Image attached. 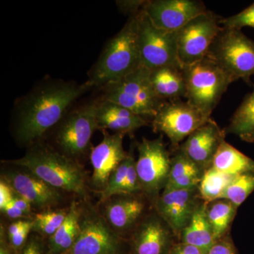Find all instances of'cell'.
<instances>
[{"label":"cell","mask_w":254,"mask_h":254,"mask_svg":"<svg viewBox=\"0 0 254 254\" xmlns=\"http://www.w3.org/2000/svg\"><path fill=\"white\" fill-rule=\"evenodd\" d=\"M91 88L87 83H51L41 87L24 102L14 127L18 144L28 148L56 127L64 118L68 107Z\"/></svg>","instance_id":"1"},{"label":"cell","mask_w":254,"mask_h":254,"mask_svg":"<svg viewBox=\"0 0 254 254\" xmlns=\"http://www.w3.org/2000/svg\"><path fill=\"white\" fill-rule=\"evenodd\" d=\"M23 167L57 190L78 199L91 198L90 178L81 162L66 156L43 141L28 147L21 158L6 160Z\"/></svg>","instance_id":"2"},{"label":"cell","mask_w":254,"mask_h":254,"mask_svg":"<svg viewBox=\"0 0 254 254\" xmlns=\"http://www.w3.org/2000/svg\"><path fill=\"white\" fill-rule=\"evenodd\" d=\"M140 11L130 16L123 29L107 44L86 82L88 86L104 87L141 66L138 37Z\"/></svg>","instance_id":"3"},{"label":"cell","mask_w":254,"mask_h":254,"mask_svg":"<svg viewBox=\"0 0 254 254\" xmlns=\"http://www.w3.org/2000/svg\"><path fill=\"white\" fill-rule=\"evenodd\" d=\"M80 233L64 254H125L127 240L118 235L91 198L78 199Z\"/></svg>","instance_id":"4"},{"label":"cell","mask_w":254,"mask_h":254,"mask_svg":"<svg viewBox=\"0 0 254 254\" xmlns=\"http://www.w3.org/2000/svg\"><path fill=\"white\" fill-rule=\"evenodd\" d=\"M187 101L209 118L234 80L218 65L205 58L183 66Z\"/></svg>","instance_id":"5"},{"label":"cell","mask_w":254,"mask_h":254,"mask_svg":"<svg viewBox=\"0 0 254 254\" xmlns=\"http://www.w3.org/2000/svg\"><path fill=\"white\" fill-rule=\"evenodd\" d=\"M206 58L236 81L250 83L254 76V41L241 30L222 27L209 48Z\"/></svg>","instance_id":"6"},{"label":"cell","mask_w":254,"mask_h":254,"mask_svg":"<svg viewBox=\"0 0 254 254\" xmlns=\"http://www.w3.org/2000/svg\"><path fill=\"white\" fill-rule=\"evenodd\" d=\"M103 88L102 100L121 105L143 118H154L165 102L155 94L150 81V70L143 66Z\"/></svg>","instance_id":"7"},{"label":"cell","mask_w":254,"mask_h":254,"mask_svg":"<svg viewBox=\"0 0 254 254\" xmlns=\"http://www.w3.org/2000/svg\"><path fill=\"white\" fill-rule=\"evenodd\" d=\"M0 179L11 187L16 194L27 200L35 213L64 208L74 197L50 186L27 169L3 160Z\"/></svg>","instance_id":"8"},{"label":"cell","mask_w":254,"mask_h":254,"mask_svg":"<svg viewBox=\"0 0 254 254\" xmlns=\"http://www.w3.org/2000/svg\"><path fill=\"white\" fill-rule=\"evenodd\" d=\"M98 103L84 105L70 113L57 125L52 146L68 158L81 162L90 151L91 138L99 129L97 120Z\"/></svg>","instance_id":"9"},{"label":"cell","mask_w":254,"mask_h":254,"mask_svg":"<svg viewBox=\"0 0 254 254\" xmlns=\"http://www.w3.org/2000/svg\"><path fill=\"white\" fill-rule=\"evenodd\" d=\"M137 149L136 171L142 193L155 204L160 190L168 182L172 158L162 135L152 140L143 138L137 143Z\"/></svg>","instance_id":"10"},{"label":"cell","mask_w":254,"mask_h":254,"mask_svg":"<svg viewBox=\"0 0 254 254\" xmlns=\"http://www.w3.org/2000/svg\"><path fill=\"white\" fill-rule=\"evenodd\" d=\"M138 46L141 66L153 70L166 66H182L178 58L176 31L157 28L142 9L138 20Z\"/></svg>","instance_id":"11"},{"label":"cell","mask_w":254,"mask_h":254,"mask_svg":"<svg viewBox=\"0 0 254 254\" xmlns=\"http://www.w3.org/2000/svg\"><path fill=\"white\" fill-rule=\"evenodd\" d=\"M221 18L208 10L176 31L177 53L182 66L206 58L209 48L221 31Z\"/></svg>","instance_id":"12"},{"label":"cell","mask_w":254,"mask_h":254,"mask_svg":"<svg viewBox=\"0 0 254 254\" xmlns=\"http://www.w3.org/2000/svg\"><path fill=\"white\" fill-rule=\"evenodd\" d=\"M213 120L182 99L165 101L153 119V129L163 133L172 145H178L195 130Z\"/></svg>","instance_id":"13"},{"label":"cell","mask_w":254,"mask_h":254,"mask_svg":"<svg viewBox=\"0 0 254 254\" xmlns=\"http://www.w3.org/2000/svg\"><path fill=\"white\" fill-rule=\"evenodd\" d=\"M103 132V140L92 148L90 153L93 168V173L90 176V185L92 191L98 195L104 190L112 174L128 156V153L123 146L125 134H110L106 130Z\"/></svg>","instance_id":"14"},{"label":"cell","mask_w":254,"mask_h":254,"mask_svg":"<svg viewBox=\"0 0 254 254\" xmlns=\"http://www.w3.org/2000/svg\"><path fill=\"white\" fill-rule=\"evenodd\" d=\"M138 194H117L97 203L111 228L127 240L145 216L146 204L144 200L137 196Z\"/></svg>","instance_id":"15"},{"label":"cell","mask_w":254,"mask_h":254,"mask_svg":"<svg viewBox=\"0 0 254 254\" xmlns=\"http://www.w3.org/2000/svg\"><path fill=\"white\" fill-rule=\"evenodd\" d=\"M143 9L155 26L169 32L178 31L208 11L204 3L197 0H151L145 1Z\"/></svg>","instance_id":"16"},{"label":"cell","mask_w":254,"mask_h":254,"mask_svg":"<svg viewBox=\"0 0 254 254\" xmlns=\"http://www.w3.org/2000/svg\"><path fill=\"white\" fill-rule=\"evenodd\" d=\"M197 190V187L182 190H164L157 198L155 211L175 233L182 234L190 223L198 205L195 200Z\"/></svg>","instance_id":"17"},{"label":"cell","mask_w":254,"mask_h":254,"mask_svg":"<svg viewBox=\"0 0 254 254\" xmlns=\"http://www.w3.org/2000/svg\"><path fill=\"white\" fill-rule=\"evenodd\" d=\"M225 136L224 130L212 120L193 132L180 149L205 171L211 165L214 156L225 140Z\"/></svg>","instance_id":"18"},{"label":"cell","mask_w":254,"mask_h":254,"mask_svg":"<svg viewBox=\"0 0 254 254\" xmlns=\"http://www.w3.org/2000/svg\"><path fill=\"white\" fill-rule=\"evenodd\" d=\"M170 227L155 213L145 215L129 237L132 254H164L170 242Z\"/></svg>","instance_id":"19"},{"label":"cell","mask_w":254,"mask_h":254,"mask_svg":"<svg viewBox=\"0 0 254 254\" xmlns=\"http://www.w3.org/2000/svg\"><path fill=\"white\" fill-rule=\"evenodd\" d=\"M97 120L99 129H109L125 135L148 125V121L141 115L106 100L98 103Z\"/></svg>","instance_id":"20"},{"label":"cell","mask_w":254,"mask_h":254,"mask_svg":"<svg viewBox=\"0 0 254 254\" xmlns=\"http://www.w3.org/2000/svg\"><path fill=\"white\" fill-rule=\"evenodd\" d=\"M150 81L159 98L168 101L186 98L183 67L166 66L150 70Z\"/></svg>","instance_id":"21"},{"label":"cell","mask_w":254,"mask_h":254,"mask_svg":"<svg viewBox=\"0 0 254 254\" xmlns=\"http://www.w3.org/2000/svg\"><path fill=\"white\" fill-rule=\"evenodd\" d=\"M183 243L196 247L207 254L217 242L207 217V205L197 206L190 223L182 232Z\"/></svg>","instance_id":"22"},{"label":"cell","mask_w":254,"mask_h":254,"mask_svg":"<svg viewBox=\"0 0 254 254\" xmlns=\"http://www.w3.org/2000/svg\"><path fill=\"white\" fill-rule=\"evenodd\" d=\"M210 167L232 177L254 173V160L224 140Z\"/></svg>","instance_id":"23"},{"label":"cell","mask_w":254,"mask_h":254,"mask_svg":"<svg viewBox=\"0 0 254 254\" xmlns=\"http://www.w3.org/2000/svg\"><path fill=\"white\" fill-rule=\"evenodd\" d=\"M78 199L71 201L66 220L55 235L47 240L48 254H66L77 240L80 233Z\"/></svg>","instance_id":"24"},{"label":"cell","mask_w":254,"mask_h":254,"mask_svg":"<svg viewBox=\"0 0 254 254\" xmlns=\"http://www.w3.org/2000/svg\"><path fill=\"white\" fill-rule=\"evenodd\" d=\"M224 131L225 134L236 135L247 143H254V84L253 90L246 95Z\"/></svg>","instance_id":"25"},{"label":"cell","mask_w":254,"mask_h":254,"mask_svg":"<svg viewBox=\"0 0 254 254\" xmlns=\"http://www.w3.org/2000/svg\"><path fill=\"white\" fill-rule=\"evenodd\" d=\"M71 204V203H70ZM70 205L64 208L51 209L35 213L32 232L48 240L62 226L69 212Z\"/></svg>","instance_id":"26"},{"label":"cell","mask_w":254,"mask_h":254,"mask_svg":"<svg viewBox=\"0 0 254 254\" xmlns=\"http://www.w3.org/2000/svg\"><path fill=\"white\" fill-rule=\"evenodd\" d=\"M233 178L210 167L205 170L198 185L200 196L206 203L220 200Z\"/></svg>","instance_id":"27"},{"label":"cell","mask_w":254,"mask_h":254,"mask_svg":"<svg viewBox=\"0 0 254 254\" xmlns=\"http://www.w3.org/2000/svg\"><path fill=\"white\" fill-rule=\"evenodd\" d=\"M236 209L231 202L223 199L215 200L210 207H207V217L216 241L227 231Z\"/></svg>","instance_id":"28"},{"label":"cell","mask_w":254,"mask_h":254,"mask_svg":"<svg viewBox=\"0 0 254 254\" xmlns=\"http://www.w3.org/2000/svg\"><path fill=\"white\" fill-rule=\"evenodd\" d=\"M254 191V173L234 177L220 200L231 202L236 208L242 205Z\"/></svg>","instance_id":"29"},{"label":"cell","mask_w":254,"mask_h":254,"mask_svg":"<svg viewBox=\"0 0 254 254\" xmlns=\"http://www.w3.org/2000/svg\"><path fill=\"white\" fill-rule=\"evenodd\" d=\"M131 152L128 153V156L118 167V168L113 172L108 180V185L103 191L98 194L99 199L98 203H101L108 199L113 195L119 194L124 182L126 179L130 160H131Z\"/></svg>","instance_id":"30"},{"label":"cell","mask_w":254,"mask_h":254,"mask_svg":"<svg viewBox=\"0 0 254 254\" xmlns=\"http://www.w3.org/2000/svg\"><path fill=\"white\" fill-rule=\"evenodd\" d=\"M200 173H204V171L190 160L181 150L179 149V151L172 158L171 168L167 183L188 174Z\"/></svg>","instance_id":"31"},{"label":"cell","mask_w":254,"mask_h":254,"mask_svg":"<svg viewBox=\"0 0 254 254\" xmlns=\"http://www.w3.org/2000/svg\"><path fill=\"white\" fill-rule=\"evenodd\" d=\"M220 23L222 27L227 29L242 30L245 27L254 28V2L238 14L222 18Z\"/></svg>","instance_id":"32"},{"label":"cell","mask_w":254,"mask_h":254,"mask_svg":"<svg viewBox=\"0 0 254 254\" xmlns=\"http://www.w3.org/2000/svg\"><path fill=\"white\" fill-rule=\"evenodd\" d=\"M136 160L131 153L127 177L119 194L133 195L142 193L139 179L136 171Z\"/></svg>","instance_id":"33"},{"label":"cell","mask_w":254,"mask_h":254,"mask_svg":"<svg viewBox=\"0 0 254 254\" xmlns=\"http://www.w3.org/2000/svg\"><path fill=\"white\" fill-rule=\"evenodd\" d=\"M203 174L202 173L188 174L173 182H168L164 190H182L198 187Z\"/></svg>","instance_id":"34"},{"label":"cell","mask_w":254,"mask_h":254,"mask_svg":"<svg viewBox=\"0 0 254 254\" xmlns=\"http://www.w3.org/2000/svg\"><path fill=\"white\" fill-rule=\"evenodd\" d=\"M16 254H48L47 240L32 232L26 245Z\"/></svg>","instance_id":"35"},{"label":"cell","mask_w":254,"mask_h":254,"mask_svg":"<svg viewBox=\"0 0 254 254\" xmlns=\"http://www.w3.org/2000/svg\"><path fill=\"white\" fill-rule=\"evenodd\" d=\"M32 227H33V220H31L21 231L18 232L16 235L7 239L9 245L14 251L15 253L19 252L26 245L32 233Z\"/></svg>","instance_id":"36"},{"label":"cell","mask_w":254,"mask_h":254,"mask_svg":"<svg viewBox=\"0 0 254 254\" xmlns=\"http://www.w3.org/2000/svg\"><path fill=\"white\" fill-rule=\"evenodd\" d=\"M145 1H141V0H128V1L126 0V1H118L117 4L123 12L130 14L131 16L139 12L143 9Z\"/></svg>","instance_id":"37"},{"label":"cell","mask_w":254,"mask_h":254,"mask_svg":"<svg viewBox=\"0 0 254 254\" xmlns=\"http://www.w3.org/2000/svg\"><path fill=\"white\" fill-rule=\"evenodd\" d=\"M0 211L5 218H7L8 220H12V222L20 220H31L26 214L17 207L15 206L12 203H10L4 208L1 209Z\"/></svg>","instance_id":"38"},{"label":"cell","mask_w":254,"mask_h":254,"mask_svg":"<svg viewBox=\"0 0 254 254\" xmlns=\"http://www.w3.org/2000/svg\"><path fill=\"white\" fill-rule=\"evenodd\" d=\"M14 192L2 179H0V210L12 201Z\"/></svg>","instance_id":"39"},{"label":"cell","mask_w":254,"mask_h":254,"mask_svg":"<svg viewBox=\"0 0 254 254\" xmlns=\"http://www.w3.org/2000/svg\"><path fill=\"white\" fill-rule=\"evenodd\" d=\"M32 220H20L16 221L11 222L9 225H4L1 222V225L4 226L5 233H6L7 239L11 238L20 231L23 230L26 225L31 221Z\"/></svg>","instance_id":"40"},{"label":"cell","mask_w":254,"mask_h":254,"mask_svg":"<svg viewBox=\"0 0 254 254\" xmlns=\"http://www.w3.org/2000/svg\"><path fill=\"white\" fill-rule=\"evenodd\" d=\"M11 203L19 208L21 211L23 212L26 215L32 220L33 219V215H34L35 211L32 208V205L27 200L23 198V197L20 196L14 193V198H13Z\"/></svg>","instance_id":"41"},{"label":"cell","mask_w":254,"mask_h":254,"mask_svg":"<svg viewBox=\"0 0 254 254\" xmlns=\"http://www.w3.org/2000/svg\"><path fill=\"white\" fill-rule=\"evenodd\" d=\"M207 254H235L231 244L225 241L216 242Z\"/></svg>","instance_id":"42"},{"label":"cell","mask_w":254,"mask_h":254,"mask_svg":"<svg viewBox=\"0 0 254 254\" xmlns=\"http://www.w3.org/2000/svg\"><path fill=\"white\" fill-rule=\"evenodd\" d=\"M169 254H203L198 248L193 246L183 243L173 247Z\"/></svg>","instance_id":"43"},{"label":"cell","mask_w":254,"mask_h":254,"mask_svg":"<svg viewBox=\"0 0 254 254\" xmlns=\"http://www.w3.org/2000/svg\"><path fill=\"white\" fill-rule=\"evenodd\" d=\"M0 254H16L8 242L4 226L0 225Z\"/></svg>","instance_id":"44"}]
</instances>
